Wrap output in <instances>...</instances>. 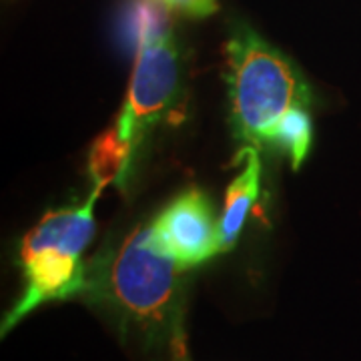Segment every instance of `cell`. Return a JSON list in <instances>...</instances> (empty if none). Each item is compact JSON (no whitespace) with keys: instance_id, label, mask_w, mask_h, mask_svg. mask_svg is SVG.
<instances>
[{"instance_id":"1","label":"cell","mask_w":361,"mask_h":361,"mask_svg":"<svg viewBox=\"0 0 361 361\" xmlns=\"http://www.w3.org/2000/svg\"><path fill=\"white\" fill-rule=\"evenodd\" d=\"M80 299L142 351L191 361L185 334V267L135 229L87 263Z\"/></svg>"},{"instance_id":"2","label":"cell","mask_w":361,"mask_h":361,"mask_svg":"<svg viewBox=\"0 0 361 361\" xmlns=\"http://www.w3.org/2000/svg\"><path fill=\"white\" fill-rule=\"evenodd\" d=\"M225 52L233 135L249 145H267L289 109L310 104V87L293 61L249 26L233 28Z\"/></svg>"},{"instance_id":"3","label":"cell","mask_w":361,"mask_h":361,"mask_svg":"<svg viewBox=\"0 0 361 361\" xmlns=\"http://www.w3.org/2000/svg\"><path fill=\"white\" fill-rule=\"evenodd\" d=\"M99 195L92 191L82 205L47 213L23 239V291L2 319V336L47 303L80 297L87 271L82 251L94 233V203Z\"/></svg>"},{"instance_id":"4","label":"cell","mask_w":361,"mask_h":361,"mask_svg":"<svg viewBox=\"0 0 361 361\" xmlns=\"http://www.w3.org/2000/svg\"><path fill=\"white\" fill-rule=\"evenodd\" d=\"M183 99V63L173 30L137 49L125 106L116 121L118 135L137 145L157 123L167 121Z\"/></svg>"},{"instance_id":"5","label":"cell","mask_w":361,"mask_h":361,"mask_svg":"<svg viewBox=\"0 0 361 361\" xmlns=\"http://www.w3.org/2000/svg\"><path fill=\"white\" fill-rule=\"evenodd\" d=\"M149 237L185 269L205 263L225 249L213 205L197 189L185 191L165 207L151 223Z\"/></svg>"},{"instance_id":"6","label":"cell","mask_w":361,"mask_h":361,"mask_svg":"<svg viewBox=\"0 0 361 361\" xmlns=\"http://www.w3.org/2000/svg\"><path fill=\"white\" fill-rule=\"evenodd\" d=\"M239 159L243 161V167L227 189L219 221L225 249H229L237 241L251 207L259 199V189H261V159L257 149L245 147Z\"/></svg>"},{"instance_id":"7","label":"cell","mask_w":361,"mask_h":361,"mask_svg":"<svg viewBox=\"0 0 361 361\" xmlns=\"http://www.w3.org/2000/svg\"><path fill=\"white\" fill-rule=\"evenodd\" d=\"M135 157V147L127 142L116 127L103 133L92 142L89 155V173L94 191H103L109 185H123L129 175Z\"/></svg>"},{"instance_id":"8","label":"cell","mask_w":361,"mask_h":361,"mask_svg":"<svg viewBox=\"0 0 361 361\" xmlns=\"http://www.w3.org/2000/svg\"><path fill=\"white\" fill-rule=\"evenodd\" d=\"M125 44L137 51L142 42L171 32L169 8L161 0H129L121 16Z\"/></svg>"},{"instance_id":"9","label":"cell","mask_w":361,"mask_h":361,"mask_svg":"<svg viewBox=\"0 0 361 361\" xmlns=\"http://www.w3.org/2000/svg\"><path fill=\"white\" fill-rule=\"evenodd\" d=\"M311 135H313V130H311V116L307 104H299V106L289 109L283 118L275 125L267 145H273L287 153L291 157L293 169H299L303 159L310 153Z\"/></svg>"},{"instance_id":"10","label":"cell","mask_w":361,"mask_h":361,"mask_svg":"<svg viewBox=\"0 0 361 361\" xmlns=\"http://www.w3.org/2000/svg\"><path fill=\"white\" fill-rule=\"evenodd\" d=\"M169 11H177L191 18H205L219 8L217 0H161Z\"/></svg>"}]
</instances>
